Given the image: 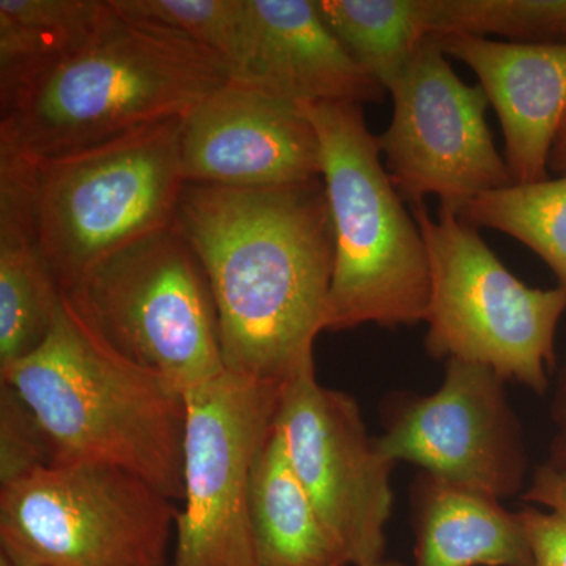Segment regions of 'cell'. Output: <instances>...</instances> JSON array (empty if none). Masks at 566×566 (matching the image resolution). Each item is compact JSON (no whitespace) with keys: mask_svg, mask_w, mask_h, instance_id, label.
<instances>
[{"mask_svg":"<svg viewBox=\"0 0 566 566\" xmlns=\"http://www.w3.org/2000/svg\"><path fill=\"white\" fill-rule=\"evenodd\" d=\"M54 464L39 417L9 382L0 381V486Z\"/></svg>","mask_w":566,"mask_h":566,"instance_id":"24","label":"cell"},{"mask_svg":"<svg viewBox=\"0 0 566 566\" xmlns=\"http://www.w3.org/2000/svg\"><path fill=\"white\" fill-rule=\"evenodd\" d=\"M365 566H403L401 564H398V562L395 560H386V558H382V560L375 562V564H368Z\"/></svg>","mask_w":566,"mask_h":566,"instance_id":"28","label":"cell"},{"mask_svg":"<svg viewBox=\"0 0 566 566\" xmlns=\"http://www.w3.org/2000/svg\"><path fill=\"white\" fill-rule=\"evenodd\" d=\"M282 387L223 371L185 394L182 506L174 566H256L251 485Z\"/></svg>","mask_w":566,"mask_h":566,"instance_id":"9","label":"cell"},{"mask_svg":"<svg viewBox=\"0 0 566 566\" xmlns=\"http://www.w3.org/2000/svg\"><path fill=\"white\" fill-rule=\"evenodd\" d=\"M62 301L107 352L182 395L226 371L210 282L175 223L96 263Z\"/></svg>","mask_w":566,"mask_h":566,"instance_id":"5","label":"cell"},{"mask_svg":"<svg viewBox=\"0 0 566 566\" xmlns=\"http://www.w3.org/2000/svg\"><path fill=\"white\" fill-rule=\"evenodd\" d=\"M504 385L483 365L447 360L434 394H400L386 401L379 452L394 464L419 465L424 474L501 501L520 493L527 449Z\"/></svg>","mask_w":566,"mask_h":566,"instance_id":"12","label":"cell"},{"mask_svg":"<svg viewBox=\"0 0 566 566\" xmlns=\"http://www.w3.org/2000/svg\"><path fill=\"white\" fill-rule=\"evenodd\" d=\"M172 499L103 464H51L0 486V556L13 566H166Z\"/></svg>","mask_w":566,"mask_h":566,"instance_id":"8","label":"cell"},{"mask_svg":"<svg viewBox=\"0 0 566 566\" xmlns=\"http://www.w3.org/2000/svg\"><path fill=\"white\" fill-rule=\"evenodd\" d=\"M465 63L494 107L513 185L549 178V156L566 115V41L512 43L476 36H431Z\"/></svg>","mask_w":566,"mask_h":566,"instance_id":"14","label":"cell"},{"mask_svg":"<svg viewBox=\"0 0 566 566\" xmlns=\"http://www.w3.org/2000/svg\"><path fill=\"white\" fill-rule=\"evenodd\" d=\"M251 531L256 566H349L294 474L274 423L253 465Z\"/></svg>","mask_w":566,"mask_h":566,"instance_id":"18","label":"cell"},{"mask_svg":"<svg viewBox=\"0 0 566 566\" xmlns=\"http://www.w3.org/2000/svg\"><path fill=\"white\" fill-rule=\"evenodd\" d=\"M248 51L232 81L296 104L385 98L324 21L318 0H248Z\"/></svg>","mask_w":566,"mask_h":566,"instance_id":"15","label":"cell"},{"mask_svg":"<svg viewBox=\"0 0 566 566\" xmlns=\"http://www.w3.org/2000/svg\"><path fill=\"white\" fill-rule=\"evenodd\" d=\"M322 150L334 232L324 331L364 324L415 326L427 318L430 263L412 211L394 188L363 104L301 103Z\"/></svg>","mask_w":566,"mask_h":566,"instance_id":"4","label":"cell"},{"mask_svg":"<svg viewBox=\"0 0 566 566\" xmlns=\"http://www.w3.org/2000/svg\"><path fill=\"white\" fill-rule=\"evenodd\" d=\"M0 566H11V564L6 557H0Z\"/></svg>","mask_w":566,"mask_h":566,"instance_id":"29","label":"cell"},{"mask_svg":"<svg viewBox=\"0 0 566 566\" xmlns=\"http://www.w3.org/2000/svg\"><path fill=\"white\" fill-rule=\"evenodd\" d=\"M549 172L556 177L566 175V115L551 150Z\"/></svg>","mask_w":566,"mask_h":566,"instance_id":"27","label":"cell"},{"mask_svg":"<svg viewBox=\"0 0 566 566\" xmlns=\"http://www.w3.org/2000/svg\"><path fill=\"white\" fill-rule=\"evenodd\" d=\"M430 263L424 348L436 360L483 365L504 381L543 394L566 292L532 289L455 212L411 207Z\"/></svg>","mask_w":566,"mask_h":566,"instance_id":"7","label":"cell"},{"mask_svg":"<svg viewBox=\"0 0 566 566\" xmlns=\"http://www.w3.org/2000/svg\"><path fill=\"white\" fill-rule=\"evenodd\" d=\"M182 117L29 161L41 245L61 293L126 245L172 226Z\"/></svg>","mask_w":566,"mask_h":566,"instance_id":"6","label":"cell"},{"mask_svg":"<svg viewBox=\"0 0 566 566\" xmlns=\"http://www.w3.org/2000/svg\"><path fill=\"white\" fill-rule=\"evenodd\" d=\"M106 7L107 0H0V74L65 50Z\"/></svg>","mask_w":566,"mask_h":566,"instance_id":"21","label":"cell"},{"mask_svg":"<svg viewBox=\"0 0 566 566\" xmlns=\"http://www.w3.org/2000/svg\"><path fill=\"white\" fill-rule=\"evenodd\" d=\"M39 417L54 464H103L182 497L186 397L99 345L61 305L44 344L0 368Z\"/></svg>","mask_w":566,"mask_h":566,"instance_id":"3","label":"cell"},{"mask_svg":"<svg viewBox=\"0 0 566 566\" xmlns=\"http://www.w3.org/2000/svg\"><path fill=\"white\" fill-rule=\"evenodd\" d=\"M523 499L543 506L520 512L534 566H566V471L539 465Z\"/></svg>","mask_w":566,"mask_h":566,"instance_id":"25","label":"cell"},{"mask_svg":"<svg viewBox=\"0 0 566 566\" xmlns=\"http://www.w3.org/2000/svg\"><path fill=\"white\" fill-rule=\"evenodd\" d=\"M174 223L210 282L226 370L279 386L314 371L334 273L323 178L264 189L185 182Z\"/></svg>","mask_w":566,"mask_h":566,"instance_id":"1","label":"cell"},{"mask_svg":"<svg viewBox=\"0 0 566 566\" xmlns=\"http://www.w3.org/2000/svg\"><path fill=\"white\" fill-rule=\"evenodd\" d=\"M431 36H502L512 43L566 39V0H430Z\"/></svg>","mask_w":566,"mask_h":566,"instance_id":"22","label":"cell"},{"mask_svg":"<svg viewBox=\"0 0 566 566\" xmlns=\"http://www.w3.org/2000/svg\"><path fill=\"white\" fill-rule=\"evenodd\" d=\"M61 305L41 245L29 161L0 150V368L44 344Z\"/></svg>","mask_w":566,"mask_h":566,"instance_id":"16","label":"cell"},{"mask_svg":"<svg viewBox=\"0 0 566 566\" xmlns=\"http://www.w3.org/2000/svg\"><path fill=\"white\" fill-rule=\"evenodd\" d=\"M460 218L515 238L553 270L566 292V175L482 193Z\"/></svg>","mask_w":566,"mask_h":566,"instance_id":"20","label":"cell"},{"mask_svg":"<svg viewBox=\"0 0 566 566\" xmlns=\"http://www.w3.org/2000/svg\"><path fill=\"white\" fill-rule=\"evenodd\" d=\"M289 463L349 566L385 558L394 463L365 428L353 397L316 381L315 370L283 385L274 417Z\"/></svg>","mask_w":566,"mask_h":566,"instance_id":"11","label":"cell"},{"mask_svg":"<svg viewBox=\"0 0 566 566\" xmlns=\"http://www.w3.org/2000/svg\"><path fill=\"white\" fill-rule=\"evenodd\" d=\"M389 93L392 120L378 142L405 203L436 196L439 210L460 216L482 193L513 185L488 128L485 91L464 84L431 36Z\"/></svg>","mask_w":566,"mask_h":566,"instance_id":"10","label":"cell"},{"mask_svg":"<svg viewBox=\"0 0 566 566\" xmlns=\"http://www.w3.org/2000/svg\"><path fill=\"white\" fill-rule=\"evenodd\" d=\"M229 81L210 51L107 0L69 48L0 74V150L40 161L93 147L186 117Z\"/></svg>","mask_w":566,"mask_h":566,"instance_id":"2","label":"cell"},{"mask_svg":"<svg viewBox=\"0 0 566 566\" xmlns=\"http://www.w3.org/2000/svg\"><path fill=\"white\" fill-rule=\"evenodd\" d=\"M411 506L416 566H534L520 512L494 495L422 472Z\"/></svg>","mask_w":566,"mask_h":566,"instance_id":"17","label":"cell"},{"mask_svg":"<svg viewBox=\"0 0 566 566\" xmlns=\"http://www.w3.org/2000/svg\"><path fill=\"white\" fill-rule=\"evenodd\" d=\"M185 182L264 189L322 178V150L300 104L229 81L181 123Z\"/></svg>","mask_w":566,"mask_h":566,"instance_id":"13","label":"cell"},{"mask_svg":"<svg viewBox=\"0 0 566 566\" xmlns=\"http://www.w3.org/2000/svg\"><path fill=\"white\" fill-rule=\"evenodd\" d=\"M554 417L557 422V434L551 446V460L547 461V464L566 471V368L562 376L560 387H558Z\"/></svg>","mask_w":566,"mask_h":566,"instance_id":"26","label":"cell"},{"mask_svg":"<svg viewBox=\"0 0 566 566\" xmlns=\"http://www.w3.org/2000/svg\"><path fill=\"white\" fill-rule=\"evenodd\" d=\"M324 21L385 91L431 36L430 0H318Z\"/></svg>","mask_w":566,"mask_h":566,"instance_id":"19","label":"cell"},{"mask_svg":"<svg viewBox=\"0 0 566 566\" xmlns=\"http://www.w3.org/2000/svg\"><path fill=\"white\" fill-rule=\"evenodd\" d=\"M129 17L155 22L210 51L238 76L248 51V0H112Z\"/></svg>","mask_w":566,"mask_h":566,"instance_id":"23","label":"cell"}]
</instances>
